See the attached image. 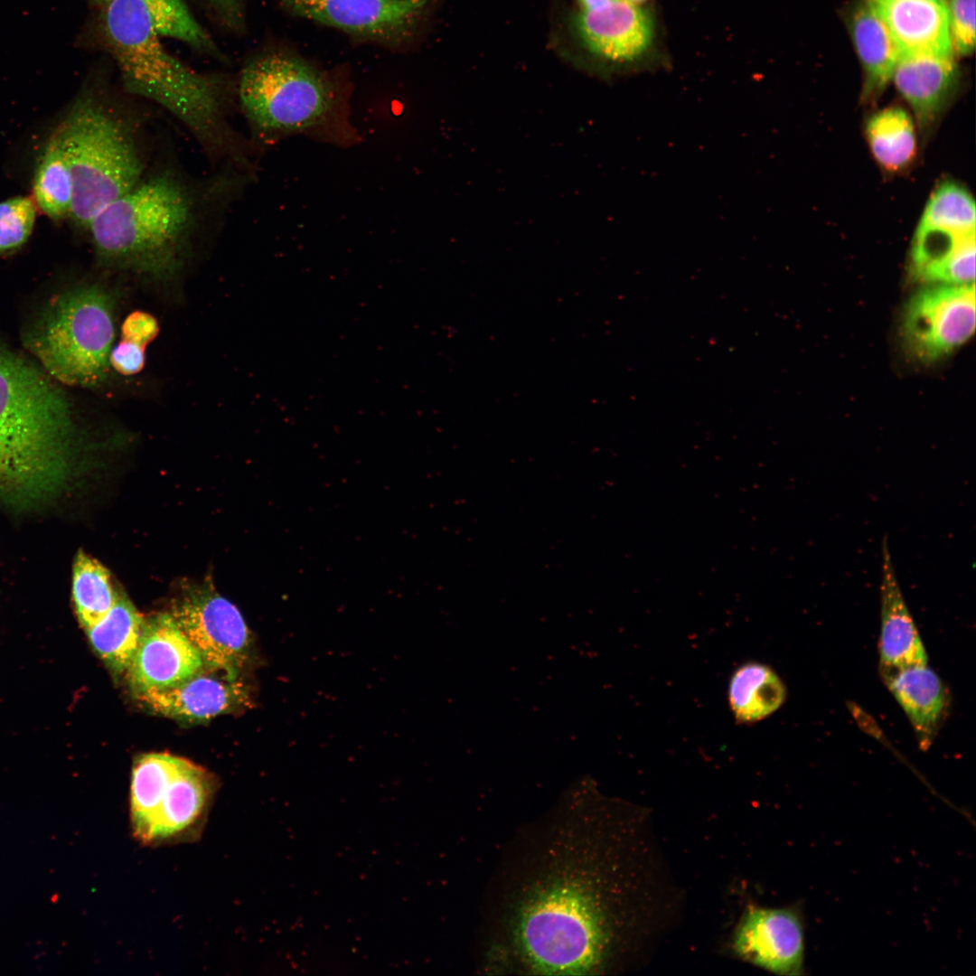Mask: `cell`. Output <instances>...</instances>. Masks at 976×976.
<instances>
[{"label": "cell", "instance_id": "cell-5", "mask_svg": "<svg viewBox=\"0 0 976 976\" xmlns=\"http://www.w3.org/2000/svg\"><path fill=\"white\" fill-rule=\"evenodd\" d=\"M145 116L94 80L86 83L54 133L73 185L70 218L84 230L148 170Z\"/></svg>", "mask_w": 976, "mask_h": 976}, {"label": "cell", "instance_id": "cell-8", "mask_svg": "<svg viewBox=\"0 0 976 976\" xmlns=\"http://www.w3.org/2000/svg\"><path fill=\"white\" fill-rule=\"evenodd\" d=\"M975 318L974 284L925 285L906 306L905 345L919 361H936L972 336Z\"/></svg>", "mask_w": 976, "mask_h": 976}, {"label": "cell", "instance_id": "cell-19", "mask_svg": "<svg viewBox=\"0 0 976 976\" xmlns=\"http://www.w3.org/2000/svg\"><path fill=\"white\" fill-rule=\"evenodd\" d=\"M882 679L909 718L919 747L927 750L947 709L948 694L942 680L927 664L901 669Z\"/></svg>", "mask_w": 976, "mask_h": 976}, {"label": "cell", "instance_id": "cell-25", "mask_svg": "<svg viewBox=\"0 0 976 976\" xmlns=\"http://www.w3.org/2000/svg\"><path fill=\"white\" fill-rule=\"evenodd\" d=\"M33 191L36 204L49 218L60 221L70 217L73 197L72 179L55 134L39 160Z\"/></svg>", "mask_w": 976, "mask_h": 976}, {"label": "cell", "instance_id": "cell-2", "mask_svg": "<svg viewBox=\"0 0 976 976\" xmlns=\"http://www.w3.org/2000/svg\"><path fill=\"white\" fill-rule=\"evenodd\" d=\"M252 178L230 166L198 178L174 161L151 164L135 186L89 221L86 230L98 262L154 280L174 278L197 244L218 231Z\"/></svg>", "mask_w": 976, "mask_h": 976}, {"label": "cell", "instance_id": "cell-29", "mask_svg": "<svg viewBox=\"0 0 976 976\" xmlns=\"http://www.w3.org/2000/svg\"><path fill=\"white\" fill-rule=\"evenodd\" d=\"M158 332V323L152 314L144 311H134L122 324L121 339L145 347L155 338Z\"/></svg>", "mask_w": 976, "mask_h": 976}, {"label": "cell", "instance_id": "cell-27", "mask_svg": "<svg viewBox=\"0 0 976 976\" xmlns=\"http://www.w3.org/2000/svg\"><path fill=\"white\" fill-rule=\"evenodd\" d=\"M35 204L24 196L0 202V255L13 253L30 238L36 220Z\"/></svg>", "mask_w": 976, "mask_h": 976}, {"label": "cell", "instance_id": "cell-3", "mask_svg": "<svg viewBox=\"0 0 976 976\" xmlns=\"http://www.w3.org/2000/svg\"><path fill=\"white\" fill-rule=\"evenodd\" d=\"M78 38L115 61L124 90L152 101L174 117L216 166L254 167L251 145L230 123L236 85L196 71L172 55L145 0H108Z\"/></svg>", "mask_w": 976, "mask_h": 976}, {"label": "cell", "instance_id": "cell-31", "mask_svg": "<svg viewBox=\"0 0 976 976\" xmlns=\"http://www.w3.org/2000/svg\"><path fill=\"white\" fill-rule=\"evenodd\" d=\"M220 20L230 29L239 30L243 24V0H207Z\"/></svg>", "mask_w": 976, "mask_h": 976}, {"label": "cell", "instance_id": "cell-24", "mask_svg": "<svg viewBox=\"0 0 976 976\" xmlns=\"http://www.w3.org/2000/svg\"><path fill=\"white\" fill-rule=\"evenodd\" d=\"M72 596L79 620L87 630L110 611L118 596L108 569L82 550L73 562Z\"/></svg>", "mask_w": 976, "mask_h": 976}, {"label": "cell", "instance_id": "cell-12", "mask_svg": "<svg viewBox=\"0 0 976 976\" xmlns=\"http://www.w3.org/2000/svg\"><path fill=\"white\" fill-rule=\"evenodd\" d=\"M732 948L743 961L779 975H800L804 959L801 915L790 907L749 906L732 936Z\"/></svg>", "mask_w": 976, "mask_h": 976}, {"label": "cell", "instance_id": "cell-22", "mask_svg": "<svg viewBox=\"0 0 976 976\" xmlns=\"http://www.w3.org/2000/svg\"><path fill=\"white\" fill-rule=\"evenodd\" d=\"M865 135L873 157L889 173L905 170L915 157L914 119L899 107L886 108L871 115L865 126Z\"/></svg>", "mask_w": 976, "mask_h": 976}, {"label": "cell", "instance_id": "cell-13", "mask_svg": "<svg viewBox=\"0 0 976 976\" xmlns=\"http://www.w3.org/2000/svg\"><path fill=\"white\" fill-rule=\"evenodd\" d=\"M198 650L170 613L145 623L138 648L127 671L136 692L177 685L204 669Z\"/></svg>", "mask_w": 976, "mask_h": 976}, {"label": "cell", "instance_id": "cell-4", "mask_svg": "<svg viewBox=\"0 0 976 976\" xmlns=\"http://www.w3.org/2000/svg\"><path fill=\"white\" fill-rule=\"evenodd\" d=\"M70 405L33 364L0 347V500L29 507L64 487L75 451Z\"/></svg>", "mask_w": 976, "mask_h": 976}, {"label": "cell", "instance_id": "cell-14", "mask_svg": "<svg viewBox=\"0 0 976 976\" xmlns=\"http://www.w3.org/2000/svg\"><path fill=\"white\" fill-rule=\"evenodd\" d=\"M574 29L588 52L617 63L641 58L654 38L651 14L629 0L582 9L575 17Z\"/></svg>", "mask_w": 976, "mask_h": 976}, {"label": "cell", "instance_id": "cell-30", "mask_svg": "<svg viewBox=\"0 0 976 976\" xmlns=\"http://www.w3.org/2000/svg\"><path fill=\"white\" fill-rule=\"evenodd\" d=\"M145 360L144 346L123 339L113 345L109 356L110 366L123 375L138 373L144 368Z\"/></svg>", "mask_w": 976, "mask_h": 976}, {"label": "cell", "instance_id": "cell-10", "mask_svg": "<svg viewBox=\"0 0 976 976\" xmlns=\"http://www.w3.org/2000/svg\"><path fill=\"white\" fill-rule=\"evenodd\" d=\"M434 0H281L290 13L360 40L399 47L410 42Z\"/></svg>", "mask_w": 976, "mask_h": 976}, {"label": "cell", "instance_id": "cell-34", "mask_svg": "<svg viewBox=\"0 0 976 976\" xmlns=\"http://www.w3.org/2000/svg\"><path fill=\"white\" fill-rule=\"evenodd\" d=\"M629 1H631V2H633L634 4H639V3L643 2L645 0H629Z\"/></svg>", "mask_w": 976, "mask_h": 976}, {"label": "cell", "instance_id": "cell-15", "mask_svg": "<svg viewBox=\"0 0 976 976\" xmlns=\"http://www.w3.org/2000/svg\"><path fill=\"white\" fill-rule=\"evenodd\" d=\"M203 670L177 685L138 691V699L161 715L193 721L210 719L249 702L246 687L238 676L224 671L206 673Z\"/></svg>", "mask_w": 976, "mask_h": 976}, {"label": "cell", "instance_id": "cell-32", "mask_svg": "<svg viewBox=\"0 0 976 976\" xmlns=\"http://www.w3.org/2000/svg\"><path fill=\"white\" fill-rule=\"evenodd\" d=\"M614 0H580L583 9H594L606 5Z\"/></svg>", "mask_w": 976, "mask_h": 976}, {"label": "cell", "instance_id": "cell-23", "mask_svg": "<svg viewBox=\"0 0 976 976\" xmlns=\"http://www.w3.org/2000/svg\"><path fill=\"white\" fill-rule=\"evenodd\" d=\"M145 619L134 605L118 595L110 611L88 629L99 655L117 672L127 671L138 648Z\"/></svg>", "mask_w": 976, "mask_h": 976}, {"label": "cell", "instance_id": "cell-21", "mask_svg": "<svg viewBox=\"0 0 976 976\" xmlns=\"http://www.w3.org/2000/svg\"><path fill=\"white\" fill-rule=\"evenodd\" d=\"M727 697L738 723H755L780 709L786 698V689L771 667L749 662L731 675Z\"/></svg>", "mask_w": 976, "mask_h": 976}, {"label": "cell", "instance_id": "cell-9", "mask_svg": "<svg viewBox=\"0 0 976 976\" xmlns=\"http://www.w3.org/2000/svg\"><path fill=\"white\" fill-rule=\"evenodd\" d=\"M170 615L209 668L238 676L249 633L237 607L210 584L188 586Z\"/></svg>", "mask_w": 976, "mask_h": 976}, {"label": "cell", "instance_id": "cell-20", "mask_svg": "<svg viewBox=\"0 0 976 976\" xmlns=\"http://www.w3.org/2000/svg\"><path fill=\"white\" fill-rule=\"evenodd\" d=\"M849 30L864 71L862 96L870 100L880 95L891 80L901 54L868 0L861 1L854 8Z\"/></svg>", "mask_w": 976, "mask_h": 976}, {"label": "cell", "instance_id": "cell-6", "mask_svg": "<svg viewBox=\"0 0 976 976\" xmlns=\"http://www.w3.org/2000/svg\"><path fill=\"white\" fill-rule=\"evenodd\" d=\"M236 99L258 145L293 135L344 146L359 140L346 89L295 54L271 51L249 61L236 84Z\"/></svg>", "mask_w": 976, "mask_h": 976}, {"label": "cell", "instance_id": "cell-11", "mask_svg": "<svg viewBox=\"0 0 976 976\" xmlns=\"http://www.w3.org/2000/svg\"><path fill=\"white\" fill-rule=\"evenodd\" d=\"M209 774L181 758L130 817L134 836L145 844L180 839L200 824L211 795Z\"/></svg>", "mask_w": 976, "mask_h": 976}, {"label": "cell", "instance_id": "cell-28", "mask_svg": "<svg viewBox=\"0 0 976 976\" xmlns=\"http://www.w3.org/2000/svg\"><path fill=\"white\" fill-rule=\"evenodd\" d=\"M953 51L968 55L975 45V0H947Z\"/></svg>", "mask_w": 976, "mask_h": 976}, {"label": "cell", "instance_id": "cell-7", "mask_svg": "<svg viewBox=\"0 0 976 976\" xmlns=\"http://www.w3.org/2000/svg\"><path fill=\"white\" fill-rule=\"evenodd\" d=\"M114 338L113 298L102 286L90 284L52 298L23 342L52 378L89 388L107 378Z\"/></svg>", "mask_w": 976, "mask_h": 976}, {"label": "cell", "instance_id": "cell-33", "mask_svg": "<svg viewBox=\"0 0 976 976\" xmlns=\"http://www.w3.org/2000/svg\"><path fill=\"white\" fill-rule=\"evenodd\" d=\"M87 1L89 3H90L91 5H93L94 6H98V5H102L103 3H105V2H107L108 0H87Z\"/></svg>", "mask_w": 976, "mask_h": 976}, {"label": "cell", "instance_id": "cell-26", "mask_svg": "<svg viewBox=\"0 0 976 976\" xmlns=\"http://www.w3.org/2000/svg\"><path fill=\"white\" fill-rule=\"evenodd\" d=\"M976 207L971 192L953 181L941 183L929 197L917 227L975 235Z\"/></svg>", "mask_w": 976, "mask_h": 976}, {"label": "cell", "instance_id": "cell-16", "mask_svg": "<svg viewBox=\"0 0 976 976\" xmlns=\"http://www.w3.org/2000/svg\"><path fill=\"white\" fill-rule=\"evenodd\" d=\"M881 549L879 669L884 678L901 669L927 664V654L905 601L886 535Z\"/></svg>", "mask_w": 976, "mask_h": 976}, {"label": "cell", "instance_id": "cell-18", "mask_svg": "<svg viewBox=\"0 0 976 976\" xmlns=\"http://www.w3.org/2000/svg\"><path fill=\"white\" fill-rule=\"evenodd\" d=\"M959 71L953 55H900L891 80L908 103L923 133L945 108L957 86Z\"/></svg>", "mask_w": 976, "mask_h": 976}, {"label": "cell", "instance_id": "cell-1", "mask_svg": "<svg viewBox=\"0 0 976 976\" xmlns=\"http://www.w3.org/2000/svg\"><path fill=\"white\" fill-rule=\"evenodd\" d=\"M599 810L568 828L516 893L512 951L542 973H599L631 963L674 913L671 883L640 810Z\"/></svg>", "mask_w": 976, "mask_h": 976}, {"label": "cell", "instance_id": "cell-17", "mask_svg": "<svg viewBox=\"0 0 976 976\" xmlns=\"http://www.w3.org/2000/svg\"><path fill=\"white\" fill-rule=\"evenodd\" d=\"M868 1L901 55H953L947 0Z\"/></svg>", "mask_w": 976, "mask_h": 976}]
</instances>
